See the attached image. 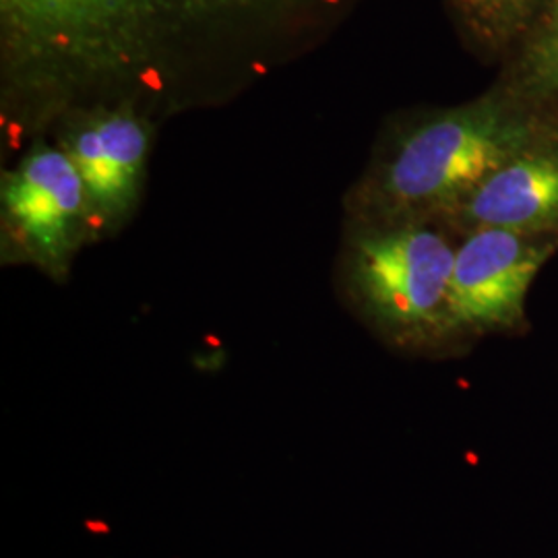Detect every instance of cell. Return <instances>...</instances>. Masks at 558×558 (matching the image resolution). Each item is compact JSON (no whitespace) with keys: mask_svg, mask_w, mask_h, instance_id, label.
<instances>
[{"mask_svg":"<svg viewBox=\"0 0 558 558\" xmlns=\"http://www.w3.org/2000/svg\"><path fill=\"white\" fill-rule=\"evenodd\" d=\"M271 0H0L9 73L71 89L141 75L174 41Z\"/></svg>","mask_w":558,"mask_h":558,"instance_id":"6da1fadb","label":"cell"},{"mask_svg":"<svg viewBox=\"0 0 558 558\" xmlns=\"http://www.w3.org/2000/svg\"><path fill=\"white\" fill-rule=\"evenodd\" d=\"M519 145L521 131L493 106L449 112L401 143L385 193L399 205L458 199L507 163Z\"/></svg>","mask_w":558,"mask_h":558,"instance_id":"7a4b0ae2","label":"cell"},{"mask_svg":"<svg viewBox=\"0 0 558 558\" xmlns=\"http://www.w3.org/2000/svg\"><path fill=\"white\" fill-rule=\"evenodd\" d=\"M453 263L456 251L440 234L403 228L360 242L356 279L380 319L424 327L447 319Z\"/></svg>","mask_w":558,"mask_h":558,"instance_id":"3957f363","label":"cell"},{"mask_svg":"<svg viewBox=\"0 0 558 558\" xmlns=\"http://www.w3.org/2000/svg\"><path fill=\"white\" fill-rule=\"evenodd\" d=\"M525 232L480 228L456 251L447 300V320L465 327H507L523 302L550 248Z\"/></svg>","mask_w":558,"mask_h":558,"instance_id":"277c9868","label":"cell"},{"mask_svg":"<svg viewBox=\"0 0 558 558\" xmlns=\"http://www.w3.org/2000/svg\"><path fill=\"white\" fill-rule=\"evenodd\" d=\"M2 207L27 251L54 269L75 246L81 223L92 220L75 163L54 147L34 149L7 177Z\"/></svg>","mask_w":558,"mask_h":558,"instance_id":"5b68a950","label":"cell"},{"mask_svg":"<svg viewBox=\"0 0 558 558\" xmlns=\"http://www.w3.org/2000/svg\"><path fill=\"white\" fill-rule=\"evenodd\" d=\"M147 149L145 124L124 110L98 114L69 135L64 151L83 180L92 216L112 220L133 205Z\"/></svg>","mask_w":558,"mask_h":558,"instance_id":"8992f818","label":"cell"},{"mask_svg":"<svg viewBox=\"0 0 558 558\" xmlns=\"http://www.w3.org/2000/svg\"><path fill=\"white\" fill-rule=\"evenodd\" d=\"M465 211L482 228L515 232L557 221V156H525L502 163L470 193Z\"/></svg>","mask_w":558,"mask_h":558,"instance_id":"52a82bcc","label":"cell"},{"mask_svg":"<svg viewBox=\"0 0 558 558\" xmlns=\"http://www.w3.org/2000/svg\"><path fill=\"white\" fill-rule=\"evenodd\" d=\"M468 2L486 13H507L511 9L523 7L527 0H468Z\"/></svg>","mask_w":558,"mask_h":558,"instance_id":"ba28073f","label":"cell"},{"mask_svg":"<svg viewBox=\"0 0 558 558\" xmlns=\"http://www.w3.org/2000/svg\"><path fill=\"white\" fill-rule=\"evenodd\" d=\"M544 62L548 73L558 81V29L546 41V50H544Z\"/></svg>","mask_w":558,"mask_h":558,"instance_id":"9c48e42d","label":"cell"}]
</instances>
